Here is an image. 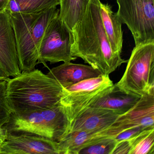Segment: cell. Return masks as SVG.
Segmentation results:
<instances>
[{
  "label": "cell",
  "mask_w": 154,
  "mask_h": 154,
  "mask_svg": "<svg viewBox=\"0 0 154 154\" xmlns=\"http://www.w3.org/2000/svg\"><path fill=\"white\" fill-rule=\"evenodd\" d=\"M100 0H88L81 19L72 29L71 54L104 75H109L128 60L110 45L100 14Z\"/></svg>",
  "instance_id": "6da1fadb"
},
{
  "label": "cell",
  "mask_w": 154,
  "mask_h": 154,
  "mask_svg": "<svg viewBox=\"0 0 154 154\" xmlns=\"http://www.w3.org/2000/svg\"><path fill=\"white\" fill-rule=\"evenodd\" d=\"M63 94V87L57 80L35 68L21 72L7 83V99L12 113L51 108L60 104Z\"/></svg>",
  "instance_id": "7a4b0ae2"
},
{
  "label": "cell",
  "mask_w": 154,
  "mask_h": 154,
  "mask_svg": "<svg viewBox=\"0 0 154 154\" xmlns=\"http://www.w3.org/2000/svg\"><path fill=\"white\" fill-rule=\"evenodd\" d=\"M59 14L57 7L37 14H11L21 72L35 69L39 61V48L46 29Z\"/></svg>",
  "instance_id": "3957f363"
},
{
  "label": "cell",
  "mask_w": 154,
  "mask_h": 154,
  "mask_svg": "<svg viewBox=\"0 0 154 154\" xmlns=\"http://www.w3.org/2000/svg\"><path fill=\"white\" fill-rule=\"evenodd\" d=\"M3 127L8 132L34 134L58 142L68 133L69 122L59 104L35 111L12 113Z\"/></svg>",
  "instance_id": "277c9868"
},
{
  "label": "cell",
  "mask_w": 154,
  "mask_h": 154,
  "mask_svg": "<svg viewBox=\"0 0 154 154\" xmlns=\"http://www.w3.org/2000/svg\"><path fill=\"white\" fill-rule=\"evenodd\" d=\"M115 85L140 97L154 94V42L135 46L122 77Z\"/></svg>",
  "instance_id": "5b68a950"
},
{
  "label": "cell",
  "mask_w": 154,
  "mask_h": 154,
  "mask_svg": "<svg viewBox=\"0 0 154 154\" xmlns=\"http://www.w3.org/2000/svg\"><path fill=\"white\" fill-rule=\"evenodd\" d=\"M116 12L133 36L135 46L154 42V0H117Z\"/></svg>",
  "instance_id": "8992f818"
},
{
  "label": "cell",
  "mask_w": 154,
  "mask_h": 154,
  "mask_svg": "<svg viewBox=\"0 0 154 154\" xmlns=\"http://www.w3.org/2000/svg\"><path fill=\"white\" fill-rule=\"evenodd\" d=\"M113 85L109 75H101L63 88L60 104L64 109L69 127L79 114Z\"/></svg>",
  "instance_id": "52a82bcc"
},
{
  "label": "cell",
  "mask_w": 154,
  "mask_h": 154,
  "mask_svg": "<svg viewBox=\"0 0 154 154\" xmlns=\"http://www.w3.org/2000/svg\"><path fill=\"white\" fill-rule=\"evenodd\" d=\"M72 32L59 14L55 17L46 29L39 48L38 63L47 67L46 62L51 64L75 60L71 54Z\"/></svg>",
  "instance_id": "ba28073f"
},
{
  "label": "cell",
  "mask_w": 154,
  "mask_h": 154,
  "mask_svg": "<svg viewBox=\"0 0 154 154\" xmlns=\"http://www.w3.org/2000/svg\"><path fill=\"white\" fill-rule=\"evenodd\" d=\"M0 154H59V146L57 141L38 135L8 132Z\"/></svg>",
  "instance_id": "9c48e42d"
},
{
  "label": "cell",
  "mask_w": 154,
  "mask_h": 154,
  "mask_svg": "<svg viewBox=\"0 0 154 154\" xmlns=\"http://www.w3.org/2000/svg\"><path fill=\"white\" fill-rule=\"evenodd\" d=\"M0 65L8 77L21 73L11 13H0Z\"/></svg>",
  "instance_id": "30bf717a"
},
{
  "label": "cell",
  "mask_w": 154,
  "mask_h": 154,
  "mask_svg": "<svg viewBox=\"0 0 154 154\" xmlns=\"http://www.w3.org/2000/svg\"><path fill=\"white\" fill-rule=\"evenodd\" d=\"M120 115L110 110L88 107L71 123L68 133L82 131L103 130L113 125Z\"/></svg>",
  "instance_id": "8fae6325"
},
{
  "label": "cell",
  "mask_w": 154,
  "mask_h": 154,
  "mask_svg": "<svg viewBox=\"0 0 154 154\" xmlns=\"http://www.w3.org/2000/svg\"><path fill=\"white\" fill-rule=\"evenodd\" d=\"M114 125L124 130L136 126L154 128V94L141 96L129 110L119 116Z\"/></svg>",
  "instance_id": "7c38bea8"
},
{
  "label": "cell",
  "mask_w": 154,
  "mask_h": 154,
  "mask_svg": "<svg viewBox=\"0 0 154 154\" xmlns=\"http://www.w3.org/2000/svg\"><path fill=\"white\" fill-rule=\"evenodd\" d=\"M121 130L115 125L103 130L69 132L58 141L59 154H78L83 148L104 137H115Z\"/></svg>",
  "instance_id": "4fadbf2b"
},
{
  "label": "cell",
  "mask_w": 154,
  "mask_h": 154,
  "mask_svg": "<svg viewBox=\"0 0 154 154\" xmlns=\"http://www.w3.org/2000/svg\"><path fill=\"white\" fill-rule=\"evenodd\" d=\"M47 75L57 80L65 88L83 80L98 77L102 74L91 66L69 62L50 69Z\"/></svg>",
  "instance_id": "5bb4252c"
},
{
  "label": "cell",
  "mask_w": 154,
  "mask_h": 154,
  "mask_svg": "<svg viewBox=\"0 0 154 154\" xmlns=\"http://www.w3.org/2000/svg\"><path fill=\"white\" fill-rule=\"evenodd\" d=\"M140 97L138 95L123 91L113 84L102 95L95 100L90 107L110 110L122 115L132 108Z\"/></svg>",
  "instance_id": "9a60e30c"
},
{
  "label": "cell",
  "mask_w": 154,
  "mask_h": 154,
  "mask_svg": "<svg viewBox=\"0 0 154 154\" xmlns=\"http://www.w3.org/2000/svg\"><path fill=\"white\" fill-rule=\"evenodd\" d=\"M100 14L104 31L112 51L121 54L123 45L122 23L117 13L109 4L100 3Z\"/></svg>",
  "instance_id": "2e32d148"
},
{
  "label": "cell",
  "mask_w": 154,
  "mask_h": 154,
  "mask_svg": "<svg viewBox=\"0 0 154 154\" xmlns=\"http://www.w3.org/2000/svg\"><path fill=\"white\" fill-rule=\"evenodd\" d=\"M60 3V0H10L7 10L11 14H37L57 7Z\"/></svg>",
  "instance_id": "e0dca14e"
},
{
  "label": "cell",
  "mask_w": 154,
  "mask_h": 154,
  "mask_svg": "<svg viewBox=\"0 0 154 154\" xmlns=\"http://www.w3.org/2000/svg\"><path fill=\"white\" fill-rule=\"evenodd\" d=\"M59 16L72 31L83 15L88 0H60Z\"/></svg>",
  "instance_id": "ac0fdd59"
},
{
  "label": "cell",
  "mask_w": 154,
  "mask_h": 154,
  "mask_svg": "<svg viewBox=\"0 0 154 154\" xmlns=\"http://www.w3.org/2000/svg\"><path fill=\"white\" fill-rule=\"evenodd\" d=\"M130 154H154V128L147 129L130 139Z\"/></svg>",
  "instance_id": "d6986e66"
},
{
  "label": "cell",
  "mask_w": 154,
  "mask_h": 154,
  "mask_svg": "<svg viewBox=\"0 0 154 154\" xmlns=\"http://www.w3.org/2000/svg\"><path fill=\"white\" fill-rule=\"evenodd\" d=\"M117 142L114 137H104L83 148L78 154H112Z\"/></svg>",
  "instance_id": "ffe728a7"
},
{
  "label": "cell",
  "mask_w": 154,
  "mask_h": 154,
  "mask_svg": "<svg viewBox=\"0 0 154 154\" xmlns=\"http://www.w3.org/2000/svg\"><path fill=\"white\" fill-rule=\"evenodd\" d=\"M8 81H0V128L6 125L10 119L12 112L7 99Z\"/></svg>",
  "instance_id": "44dd1931"
},
{
  "label": "cell",
  "mask_w": 154,
  "mask_h": 154,
  "mask_svg": "<svg viewBox=\"0 0 154 154\" xmlns=\"http://www.w3.org/2000/svg\"><path fill=\"white\" fill-rule=\"evenodd\" d=\"M149 128H146L141 126H136L125 129L119 132L115 136V138L117 142L122 140H128L137 136L143 131Z\"/></svg>",
  "instance_id": "7402d4cb"
},
{
  "label": "cell",
  "mask_w": 154,
  "mask_h": 154,
  "mask_svg": "<svg viewBox=\"0 0 154 154\" xmlns=\"http://www.w3.org/2000/svg\"><path fill=\"white\" fill-rule=\"evenodd\" d=\"M131 146L128 140L117 142L112 154H130Z\"/></svg>",
  "instance_id": "603a6c76"
},
{
  "label": "cell",
  "mask_w": 154,
  "mask_h": 154,
  "mask_svg": "<svg viewBox=\"0 0 154 154\" xmlns=\"http://www.w3.org/2000/svg\"><path fill=\"white\" fill-rule=\"evenodd\" d=\"M8 133V130L4 127L0 128V146L7 138Z\"/></svg>",
  "instance_id": "cb8c5ba5"
},
{
  "label": "cell",
  "mask_w": 154,
  "mask_h": 154,
  "mask_svg": "<svg viewBox=\"0 0 154 154\" xmlns=\"http://www.w3.org/2000/svg\"><path fill=\"white\" fill-rule=\"evenodd\" d=\"M10 0H0V13L7 10Z\"/></svg>",
  "instance_id": "d4e9b609"
},
{
  "label": "cell",
  "mask_w": 154,
  "mask_h": 154,
  "mask_svg": "<svg viewBox=\"0 0 154 154\" xmlns=\"http://www.w3.org/2000/svg\"><path fill=\"white\" fill-rule=\"evenodd\" d=\"M10 79L9 77L5 73L0 65V81L6 80L8 81Z\"/></svg>",
  "instance_id": "484cf974"
}]
</instances>
